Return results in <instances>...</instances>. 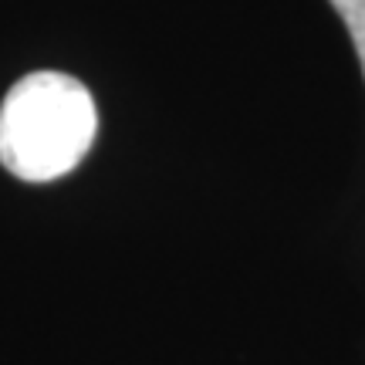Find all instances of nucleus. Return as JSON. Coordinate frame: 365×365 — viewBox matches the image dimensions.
I'll use <instances>...</instances> for the list:
<instances>
[{
  "label": "nucleus",
  "mask_w": 365,
  "mask_h": 365,
  "mask_svg": "<svg viewBox=\"0 0 365 365\" xmlns=\"http://www.w3.org/2000/svg\"><path fill=\"white\" fill-rule=\"evenodd\" d=\"M331 7L339 11V17L349 27V38L355 44V54H359V65L365 75V0H331Z\"/></svg>",
  "instance_id": "nucleus-2"
},
{
  "label": "nucleus",
  "mask_w": 365,
  "mask_h": 365,
  "mask_svg": "<svg viewBox=\"0 0 365 365\" xmlns=\"http://www.w3.org/2000/svg\"><path fill=\"white\" fill-rule=\"evenodd\" d=\"M91 91L61 71H34L0 105V163L24 182H51L78 166L95 143Z\"/></svg>",
  "instance_id": "nucleus-1"
}]
</instances>
